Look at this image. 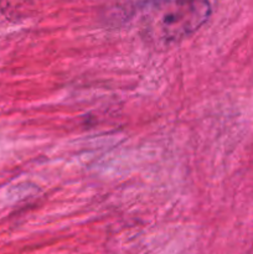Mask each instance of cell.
Here are the masks:
<instances>
[{
    "label": "cell",
    "mask_w": 253,
    "mask_h": 254,
    "mask_svg": "<svg viewBox=\"0 0 253 254\" xmlns=\"http://www.w3.org/2000/svg\"><path fill=\"white\" fill-rule=\"evenodd\" d=\"M210 15V0H153L144 9L141 27L151 41L173 44L197 31Z\"/></svg>",
    "instance_id": "cell-1"
}]
</instances>
